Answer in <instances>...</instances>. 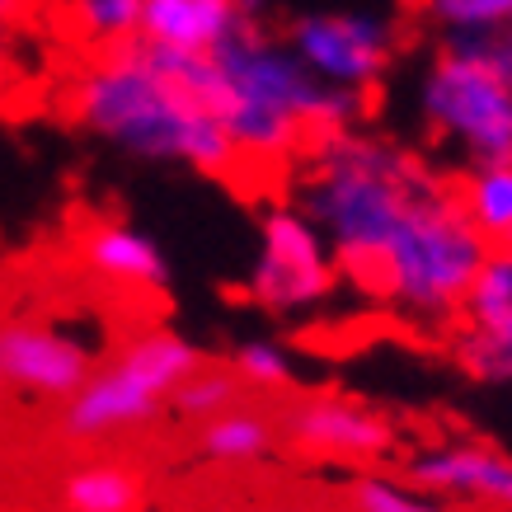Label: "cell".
Instances as JSON below:
<instances>
[{
    "label": "cell",
    "mask_w": 512,
    "mask_h": 512,
    "mask_svg": "<svg viewBox=\"0 0 512 512\" xmlns=\"http://www.w3.org/2000/svg\"><path fill=\"white\" fill-rule=\"evenodd\" d=\"M151 57L170 71L188 99H198L221 123L235 146V165L306 156L320 137L348 132L362 109V94L334 90L311 76V66L296 57L292 43H273L254 24L212 57H179V52H151Z\"/></svg>",
    "instance_id": "obj_1"
},
{
    "label": "cell",
    "mask_w": 512,
    "mask_h": 512,
    "mask_svg": "<svg viewBox=\"0 0 512 512\" xmlns=\"http://www.w3.org/2000/svg\"><path fill=\"white\" fill-rule=\"evenodd\" d=\"M428 184L433 174L414 156L357 132H334L306 151L296 179V207L325 235L343 278L376 296L381 259L400 231L404 212Z\"/></svg>",
    "instance_id": "obj_2"
},
{
    "label": "cell",
    "mask_w": 512,
    "mask_h": 512,
    "mask_svg": "<svg viewBox=\"0 0 512 512\" xmlns=\"http://www.w3.org/2000/svg\"><path fill=\"white\" fill-rule=\"evenodd\" d=\"M71 113L76 123L137 156L184 160L212 174L235 170V146L221 123L137 43L113 47L71 85Z\"/></svg>",
    "instance_id": "obj_3"
},
{
    "label": "cell",
    "mask_w": 512,
    "mask_h": 512,
    "mask_svg": "<svg viewBox=\"0 0 512 512\" xmlns=\"http://www.w3.org/2000/svg\"><path fill=\"white\" fill-rule=\"evenodd\" d=\"M484 259H489L484 235L470 226L456 193L433 179L404 212L381 259L376 301L400 306L423 325H447L451 315H461Z\"/></svg>",
    "instance_id": "obj_4"
},
{
    "label": "cell",
    "mask_w": 512,
    "mask_h": 512,
    "mask_svg": "<svg viewBox=\"0 0 512 512\" xmlns=\"http://www.w3.org/2000/svg\"><path fill=\"white\" fill-rule=\"evenodd\" d=\"M423 118L475 165L512 160V47L503 33H451L423 76Z\"/></svg>",
    "instance_id": "obj_5"
},
{
    "label": "cell",
    "mask_w": 512,
    "mask_h": 512,
    "mask_svg": "<svg viewBox=\"0 0 512 512\" xmlns=\"http://www.w3.org/2000/svg\"><path fill=\"white\" fill-rule=\"evenodd\" d=\"M202 367V353L170 329H151L113 357L109 367L90 372V381L66 400L62 437L66 442H104L127 428H141L160 414V404Z\"/></svg>",
    "instance_id": "obj_6"
},
{
    "label": "cell",
    "mask_w": 512,
    "mask_h": 512,
    "mask_svg": "<svg viewBox=\"0 0 512 512\" xmlns=\"http://www.w3.org/2000/svg\"><path fill=\"white\" fill-rule=\"evenodd\" d=\"M334 282H339V264L311 217L301 207H273L264 217V245L249 278L254 301L273 315L311 311L334 292Z\"/></svg>",
    "instance_id": "obj_7"
},
{
    "label": "cell",
    "mask_w": 512,
    "mask_h": 512,
    "mask_svg": "<svg viewBox=\"0 0 512 512\" xmlns=\"http://www.w3.org/2000/svg\"><path fill=\"white\" fill-rule=\"evenodd\" d=\"M292 52L325 85L362 94L386 76L395 33L372 15H311L292 29Z\"/></svg>",
    "instance_id": "obj_8"
},
{
    "label": "cell",
    "mask_w": 512,
    "mask_h": 512,
    "mask_svg": "<svg viewBox=\"0 0 512 512\" xmlns=\"http://www.w3.org/2000/svg\"><path fill=\"white\" fill-rule=\"evenodd\" d=\"M282 437L296 451L329 456V461H386L400 447V433L386 414L367 404L339 400V395H315L282 414Z\"/></svg>",
    "instance_id": "obj_9"
},
{
    "label": "cell",
    "mask_w": 512,
    "mask_h": 512,
    "mask_svg": "<svg viewBox=\"0 0 512 512\" xmlns=\"http://www.w3.org/2000/svg\"><path fill=\"white\" fill-rule=\"evenodd\" d=\"M90 348L52 325H0V381L38 400H71L90 381Z\"/></svg>",
    "instance_id": "obj_10"
},
{
    "label": "cell",
    "mask_w": 512,
    "mask_h": 512,
    "mask_svg": "<svg viewBox=\"0 0 512 512\" xmlns=\"http://www.w3.org/2000/svg\"><path fill=\"white\" fill-rule=\"evenodd\" d=\"M404 480L437 498H470L512 512V456L489 442H437L404 456Z\"/></svg>",
    "instance_id": "obj_11"
},
{
    "label": "cell",
    "mask_w": 512,
    "mask_h": 512,
    "mask_svg": "<svg viewBox=\"0 0 512 512\" xmlns=\"http://www.w3.org/2000/svg\"><path fill=\"white\" fill-rule=\"evenodd\" d=\"M264 0H141L137 43L151 52L212 57L240 29L254 24Z\"/></svg>",
    "instance_id": "obj_12"
},
{
    "label": "cell",
    "mask_w": 512,
    "mask_h": 512,
    "mask_svg": "<svg viewBox=\"0 0 512 512\" xmlns=\"http://www.w3.org/2000/svg\"><path fill=\"white\" fill-rule=\"evenodd\" d=\"M85 264L99 273V278L118 282V287H165L170 278V264L151 235L132 231V226H94L85 235Z\"/></svg>",
    "instance_id": "obj_13"
},
{
    "label": "cell",
    "mask_w": 512,
    "mask_h": 512,
    "mask_svg": "<svg viewBox=\"0 0 512 512\" xmlns=\"http://www.w3.org/2000/svg\"><path fill=\"white\" fill-rule=\"evenodd\" d=\"M57 494L66 512H141V475L123 461H90L66 470Z\"/></svg>",
    "instance_id": "obj_14"
},
{
    "label": "cell",
    "mask_w": 512,
    "mask_h": 512,
    "mask_svg": "<svg viewBox=\"0 0 512 512\" xmlns=\"http://www.w3.org/2000/svg\"><path fill=\"white\" fill-rule=\"evenodd\" d=\"M456 202L470 226L484 235L489 249L512 245V160L503 165H475L456 188Z\"/></svg>",
    "instance_id": "obj_15"
},
{
    "label": "cell",
    "mask_w": 512,
    "mask_h": 512,
    "mask_svg": "<svg viewBox=\"0 0 512 512\" xmlns=\"http://www.w3.org/2000/svg\"><path fill=\"white\" fill-rule=\"evenodd\" d=\"M278 442V428L264 419V414H254V409H226L217 414L212 423H202L198 433V451L207 461H259L268 456Z\"/></svg>",
    "instance_id": "obj_16"
},
{
    "label": "cell",
    "mask_w": 512,
    "mask_h": 512,
    "mask_svg": "<svg viewBox=\"0 0 512 512\" xmlns=\"http://www.w3.org/2000/svg\"><path fill=\"white\" fill-rule=\"evenodd\" d=\"M456 362L480 381H512V320L498 325H461L451 343Z\"/></svg>",
    "instance_id": "obj_17"
},
{
    "label": "cell",
    "mask_w": 512,
    "mask_h": 512,
    "mask_svg": "<svg viewBox=\"0 0 512 512\" xmlns=\"http://www.w3.org/2000/svg\"><path fill=\"white\" fill-rule=\"evenodd\" d=\"M461 320H466V325H498V320H512V245L489 249L480 278H475L466 306H461Z\"/></svg>",
    "instance_id": "obj_18"
},
{
    "label": "cell",
    "mask_w": 512,
    "mask_h": 512,
    "mask_svg": "<svg viewBox=\"0 0 512 512\" xmlns=\"http://www.w3.org/2000/svg\"><path fill=\"white\" fill-rule=\"evenodd\" d=\"M240 395V376L231 367H198L188 376L184 386L170 395V409L179 419H193V423H212L217 414H226Z\"/></svg>",
    "instance_id": "obj_19"
},
{
    "label": "cell",
    "mask_w": 512,
    "mask_h": 512,
    "mask_svg": "<svg viewBox=\"0 0 512 512\" xmlns=\"http://www.w3.org/2000/svg\"><path fill=\"white\" fill-rule=\"evenodd\" d=\"M71 15L85 38L104 43L109 52L137 43L141 33V0H71Z\"/></svg>",
    "instance_id": "obj_20"
},
{
    "label": "cell",
    "mask_w": 512,
    "mask_h": 512,
    "mask_svg": "<svg viewBox=\"0 0 512 512\" xmlns=\"http://www.w3.org/2000/svg\"><path fill=\"white\" fill-rule=\"evenodd\" d=\"M353 512H461L447 498L423 494L409 480H390V475H362L353 484Z\"/></svg>",
    "instance_id": "obj_21"
},
{
    "label": "cell",
    "mask_w": 512,
    "mask_h": 512,
    "mask_svg": "<svg viewBox=\"0 0 512 512\" xmlns=\"http://www.w3.org/2000/svg\"><path fill=\"white\" fill-rule=\"evenodd\" d=\"M447 33H508L512 0H423Z\"/></svg>",
    "instance_id": "obj_22"
},
{
    "label": "cell",
    "mask_w": 512,
    "mask_h": 512,
    "mask_svg": "<svg viewBox=\"0 0 512 512\" xmlns=\"http://www.w3.org/2000/svg\"><path fill=\"white\" fill-rule=\"evenodd\" d=\"M231 372L245 381V386H264V390H282L292 386V357L282 353L278 343L268 339H249L235 348Z\"/></svg>",
    "instance_id": "obj_23"
},
{
    "label": "cell",
    "mask_w": 512,
    "mask_h": 512,
    "mask_svg": "<svg viewBox=\"0 0 512 512\" xmlns=\"http://www.w3.org/2000/svg\"><path fill=\"white\" fill-rule=\"evenodd\" d=\"M19 10H24V0H0V24H10Z\"/></svg>",
    "instance_id": "obj_24"
},
{
    "label": "cell",
    "mask_w": 512,
    "mask_h": 512,
    "mask_svg": "<svg viewBox=\"0 0 512 512\" xmlns=\"http://www.w3.org/2000/svg\"><path fill=\"white\" fill-rule=\"evenodd\" d=\"M5 80H10V57H5V47H0V90H5Z\"/></svg>",
    "instance_id": "obj_25"
},
{
    "label": "cell",
    "mask_w": 512,
    "mask_h": 512,
    "mask_svg": "<svg viewBox=\"0 0 512 512\" xmlns=\"http://www.w3.org/2000/svg\"><path fill=\"white\" fill-rule=\"evenodd\" d=\"M503 38H508V47H512V24H508V33H503Z\"/></svg>",
    "instance_id": "obj_26"
},
{
    "label": "cell",
    "mask_w": 512,
    "mask_h": 512,
    "mask_svg": "<svg viewBox=\"0 0 512 512\" xmlns=\"http://www.w3.org/2000/svg\"><path fill=\"white\" fill-rule=\"evenodd\" d=\"M404 5H423V0H404Z\"/></svg>",
    "instance_id": "obj_27"
}]
</instances>
